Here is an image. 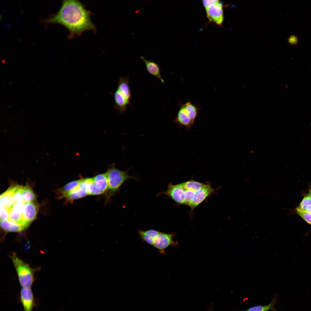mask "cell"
<instances>
[{
	"label": "cell",
	"mask_w": 311,
	"mask_h": 311,
	"mask_svg": "<svg viewBox=\"0 0 311 311\" xmlns=\"http://www.w3.org/2000/svg\"><path fill=\"white\" fill-rule=\"evenodd\" d=\"M181 183L185 189L196 192L199 190L204 184L203 183L193 180H190Z\"/></svg>",
	"instance_id": "7402d4cb"
},
{
	"label": "cell",
	"mask_w": 311,
	"mask_h": 311,
	"mask_svg": "<svg viewBox=\"0 0 311 311\" xmlns=\"http://www.w3.org/2000/svg\"><path fill=\"white\" fill-rule=\"evenodd\" d=\"M129 76H120L115 92L112 93L114 102L113 107L120 113H126L127 107L131 105L132 94L129 86Z\"/></svg>",
	"instance_id": "3957f363"
},
{
	"label": "cell",
	"mask_w": 311,
	"mask_h": 311,
	"mask_svg": "<svg viewBox=\"0 0 311 311\" xmlns=\"http://www.w3.org/2000/svg\"><path fill=\"white\" fill-rule=\"evenodd\" d=\"M310 126L311 127V123L310 124Z\"/></svg>",
	"instance_id": "f546056e"
},
{
	"label": "cell",
	"mask_w": 311,
	"mask_h": 311,
	"mask_svg": "<svg viewBox=\"0 0 311 311\" xmlns=\"http://www.w3.org/2000/svg\"><path fill=\"white\" fill-rule=\"evenodd\" d=\"M175 234L160 232L154 239L153 247L157 249L160 254L165 255V249L169 246L177 247L178 242L174 240Z\"/></svg>",
	"instance_id": "8992f818"
},
{
	"label": "cell",
	"mask_w": 311,
	"mask_h": 311,
	"mask_svg": "<svg viewBox=\"0 0 311 311\" xmlns=\"http://www.w3.org/2000/svg\"><path fill=\"white\" fill-rule=\"evenodd\" d=\"M20 298L24 311H32L35 306V299L30 288H22Z\"/></svg>",
	"instance_id": "7c38bea8"
},
{
	"label": "cell",
	"mask_w": 311,
	"mask_h": 311,
	"mask_svg": "<svg viewBox=\"0 0 311 311\" xmlns=\"http://www.w3.org/2000/svg\"><path fill=\"white\" fill-rule=\"evenodd\" d=\"M198 112L197 107L191 102H188L180 107L175 122L189 128L194 124Z\"/></svg>",
	"instance_id": "5b68a950"
},
{
	"label": "cell",
	"mask_w": 311,
	"mask_h": 311,
	"mask_svg": "<svg viewBox=\"0 0 311 311\" xmlns=\"http://www.w3.org/2000/svg\"><path fill=\"white\" fill-rule=\"evenodd\" d=\"M298 38L294 35H292L288 39L289 42L291 44L295 45L298 42Z\"/></svg>",
	"instance_id": "4316f807"
},
{
	"label": "cell",
	"mask_w": 311,
	"mask_h": 311,
	"mask_svg": "<svg viewBox=\"0 0 311 311\" xmlns=\"http://www.w3.org/2000/svg\"><path fill=\"white\" fill-rule=\"evenodd\" d=\"M219 0H207L202 1L204 6L206 8L213 4L217 2Z\"/></svg>",
	"instance_id": "484cf974"
},
{
	"label": "cell",
	"mask_w": 311,
	"mask_h": 311,
	"mask_svg": "<svg viewBox=\"0 0 311 311\" xmlns=\"http://www.w3.org/2000/svg\"><path fill=\"white\" fill-rule=\"evenodd\" d=\"M311 204V200L310 195L308 194L304 198L296 209L305 211L307 206Z\"/></svg>",
	"instance_id": "cb8c5ba5"
},
{
	"label": "cell",
	"mask_w": 311,
	"mask_h": 311,
	"mask_svg": "<svg viewBox=\"0 0 311 311\" xmlns=\"http://www.w3.org/2000/svg\"><path fill=\"white\" fill-rule=\"evenodd\" d=\"M25 203L14 202V204L7 211L8 213L7 221L21 225L26 229L28 226L24 223L22 216L23 208Z\"/></svg>",
	"instance_id": "9c48e42d"
},
{
	"label": "cell",
	"mask_w": 311,
	"mask_h": 311,
	"mask_svg": "<svg viewBox=\"0 0 311 311\" xmlns=\"http://www.w3.org/2000/svg\"><path fill=\"white\" fill-rule=\"evenodd\" d=\"M39 205L35 201L25 203L23 206L22 216L24 223L27 226L36 218Z\"/></svg>",
	"instance_id": "8fae6325"
},
{
	"label": "cell",
	"mask_w": 311,
	"mask_h": 311,
	"mask_svg": "<svg viewBox=\"0 0 311 311\" xmlns=\"http://www.w3.org/2000/svg\"><path fill=\"white\" fill-rule=\"evenodd\" d=\"M84 178L81 183L76 188L68 193L61 198H65L66 203H71L74 200L84 198L88 195L87 191V185Z\"/></svg>",
	"instance_id": "4fadbf2b"
},
{
	"label": "cell",
	"mask_w": 311,
	"mask_h": 311,
	"mask_svg": "<svg viewBox=\"0 0 311 311\" xmlns=\"http://www.w3.org/2000/svg\"><path fill=\"white\" fill-rule=\"evenodd\" d=\"M19 185H13L0 195V207L8 210L14 204V192Z\"/></svg>",
	"instance_id": "5bb4252c"
},
{
	"label": "cell",
	"mask_w": 311,
	"mask_h": 311,
	"mask_svg": "<svg viewBox=\"0 0 311 311\" xmlns=\"http://www.w3.org/2000/svg\"><path fill=\"white\" fill-rule=\"evenodd\" d=\"M215 189L212 188L209 183L204 184L203 186L196 191L195 195L188 206L193 210L199 205L207 197L211 195L214 192Z\"/></svg>",
	"instance_id": "30bf717a"
},
{
	"label": "cell",
	"mask_w": 311,
	"mask_h": 311,
	"mask_svg": "<svg viewBox=\"0 0 311 311\" xmlns=\"http://www.w3.org/2000/svg\"><path fill=\"white\" fill-rule=\"evenodd\" d=\"M223 7V3L219 0L205 8L209 22H214L219 26L221 25L224 19Z\"/></svg>",
	"instance_id": "ba28073f"
},
{
	"label": "cell",
	"mask_w": 311,
	"mask_h": 311,
	"mask_svg": "<svg viewBox=\"0 0 311 311\" xmlns=\"http://www.w3.org/2000/svg\"><path fill=\"white\" fill-rule=\"evenodd\" d=\"M11 258L20 286L22 288H30L34 280L33 270L15 254L11 255Z\"/></svg>",
	"instance_id": "277c9868"
},
{
	"label": "cell",
	"mask_w": 311,
	"mask_h": 311,
	"mask_svg": "<svg viewBox=\"0 0 311 311\" xmlns=\"http://www.w3.org/2000/svg\"><path fill=\"white\" fill-rule=\"evenodd\" d=\"M160 231L153 229H149L146 230H139L138 233L139 238L143 242H145L148 244L153 246L154 239L159 233Z\"/></svg>",
	"instance_id": "2e32d148"
},
{
	"label": "cell",
	"mask_w": 311,
	"mask_h": 311,
	"mask_svg": "<svg viewBox=\"0 0 311 311\" xmlns=\"http://www.w3.org/2000/svg\"><path fill=\"white\" fill-rule=\"evenodd\" d=\"M128 170L123 171L117 169L115 164L110 165L106 172L107 176L108 185L105 192V202L106 204L119 191L122 185L130 179H136L134 176L130 175Z\"/></svg>",
	"instance_id": "7a4b0ae2"
},
{
	"label": "cell",
	"mask_w": 311,
	"mask_h": 311,
	"mask_svg": "<svg viewBox=\"0 0 311 311\" xmlns=\"http://www.w3.org/2000/svg\"><path fill=\"white\" fill-rule=\"evenodd\" d=\"M297 214L305 221L311 225V213L296 209Z\"/></svg>",
	"instance_id": "d4e9b609"
},
{
	"label": "cell",
	"mask_w": 311,
	"mask_h": 311,
	"mask_svg": "<svg viewBox=\"0 0 311 311\" xmlns=\"http://www.w3.org/2000/svg\"><path fill=\"white\" fill-rule=\"evenodd\" d=\"M91 13L77 0H64L58 11L45 20L50 23H57L65 26L72 36L81 35L96 27L90 18Z\"/></svg>",
	"instance_id": "6da1fadb"
},
{
	"label": "cell",
	"mask_w": 311,
	"mask_h": 311,
	"mask_svg": "<svg viewBox=\"0 0 311 311\" xmlns=\"http://www.w3.org/2000/svg\"><path fill=\"white\" fill-rule=\"evenodd\" d=\"M140 58L145 63L148 73L158 78L162 83H164V80L161 76V71L158 64L153 61L147 59L143 56H141Z\"/></svg>",
	"instance_id": "9a60e30c"
},
{
	"label": "cell",
	"mask_w": 311,
	"mask_h": 311,
	"mask_svg": "<svg viewBox=\"0 0 311 311\" xmlns=\"http://www.w3.org/2000/svg\"><path fill=\"white\" fill-rule=\"evenodd\" d=\"M213 311L211 310V311Z\"/></svg>",
	"instance_id": "4dcf8cb0"
},
{
	"label": "cell",
	"mask_w": 311,
	"mask_h": 311,
	"mask_svg": "<svg viewBox=\"0 0 311 311\" xmlns=\"http://www.w3.org/2000/svg\"><path fill=\"white\" fill-rule=\"evenodd\" d=\"M309 194L310 195V198L311 200V191H310V192L309 193Z\"/></svg>",
	"instance_id": "f1b7e54d"
},
{
	"label": "cell",
	"mask_w": 311,
	"mask_h": 311,
	"mask_svg": "<svg viewBox=\"0 0 311 311\" xmlns=\"http://www.w3.org/2000/svg\"><path fill=\"white\" fill-rule=\"evenodd\" d=\"M84 178L71 181L64 186L58 189L56 192L59 195L58 198L61 199L68 193L77 187L82 182Z\"/></svg>",
	"instance_id": "ac0fdd59"
},
{
	"label": "cell",
	"mask_w": 311,
	"mask_h": 311,
	"mask_svg": "<svg viewBox=\"0 0 311 311\" xmlns=\"http://www.w3.org/2000/svg\"><path fill=\"white\" fill-rule=\"evenodd\" d=\"M85 180L87 184V191L88 195H97L102 194L95 186L92 178H86Z\"/></svg>",
	"instance_id": "603a6c76"
},
{
	"label": "cell",
	"mask_w": 311,
	"mask_h": 311,
	"mask_svg": "<svg viewBox=\"0 0 311 311\" xmlns=\"http://www.w3.org/2000/svg\"><path fill=\"white\" fill-rule=\"evenodd\" d=\"M94 184L102 194L106 192L108 185V182L106 173L97 175L92 178Z\"/></svg>",
	"instance_id": "e0dca14e"
},
{
	"label": "cell",
	"mask_w": 311,
	"mask_h": 311,
	"mask_svg": "<svg viewBox=\"0 0 311 311\" xmlns=\"http://www.w3.org/2000/svg\"><path fill=\"white\" fill-rule=\"evenodd\" d=\"M185 191V189L181 183L173 184L170 183L168 184L167 189L159 193L157 196L165 195L170 197L178 204H184Z\"/></svg>",
	"instance_id": "52a82bcc"
},
{
	"label": "cell",
	"mask_w": 311,
	"mask_h": 311,
	"mask_svg": "<svg viewBox=\"0 0 311 311\" xmlns=\"http://www.w3.org/2000/svg\"><path fill=\"white\" fill-rule=\"evenodd\" d=\"M305 211L311 213V204L307 206Z\"/></svg>",
	"instance_id": "83f0119b"
},
{
	"label": "cell",
	"mask_w": 311,
	"mask_h": 311,
	"mask_svg": "<svg viewBox=\"0 0 311 311\" xmlns=\"http://www.w3.org/2000/svg\"><path fill=\"white\" fill-rule=\"evenodd\" d=\"M276 301L275 297L274 298L270 303L265 306L258 305L251 307L245 311H268L271 310L277 311L275 308Z\"/></svg>",
	"instance_id": "ffe728a7"
},
{
	"label": "cell",
	"mask_w": 311,
	"mask_h": 311,
	"mask_svg": "<svg viewBox=\"0 0 311 311\" xmlns=\"http://www.w3.org/2000/svg\"><path fill=\"white\" fill-rule=\"evenodd\" d=\"M22 194L25 203L35 201V194L29 186L27 185L22 186Z\"/></svg>",
	"instance_id": "44dd1931"
},
{
	"label": "cell",
	"mask_w": 311,
	"mask_h": 311,
	"mask_svg": "<svg viewBox=\"0 0 311 311\" xmlns=\"http://www.w3.org/2000/svg\"><path fill=\"white\" fill-rule=\"evenodd\" d=\"M0 226L3 230L7 232H18L25 229L21 225L7 220H0Z\"/></svg>",
	"instance_id": "d6986e66"
}]
</instances>
